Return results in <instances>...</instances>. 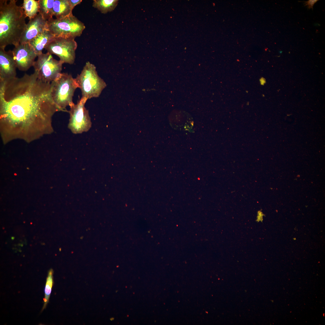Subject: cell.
Here are the masks:
<instances>
[{"label":"cell","instance_id":"17","mask_svg":"<svg viewBox=\"0 0 325 325\" xmlns=\"http://www.w3.org/2000/svg\"><path fill=\"white\" fill-rule=\"evenodd\" d=\"M53 270L52 269H51L49 271L46 279L45 289V297L43 299L44 304L42 311L46 308L49 302L53 283Z\"/></svg>","mask_w":325,"mask_h":325},{"label":"cell","instance_id":"1","mask_svg":"<svg viewBox=\"0 0 325 325\" xmlns=\"http://www.w3.org/2000/svg\"><path fill=\"white\" fill-rule=\"evenodd\" d=\"M51 83L36 73L0 80V120L4 142L20 138L30 142L53 131L52 118L60 111L52 96Z\"/></svg>","mask_w":325,"mask_h":325},{"label":"cell","instance_id":"14","mask_svg":"<svg viewBox=\"0 0 325 325\" xmlns=\"http://www.w3.org/2000/svg\"><path fill=\"white\" fill-rule=\"evenodd\" d=\"M118 3V0H94L92 7L97 9L102 14H105L113 11Z\"/></svg>","mask_w":325,"mask_h":325},{"label":"cell","instance_id":"5","mask_svg":"<svg viewBox=\"0 0 325 325\" xmlns=\"http://www.w3.org/2000/svg\"><path fill=\"white\" fill-rule=\"evenodd\" d=\"M85 28L84 23L72 13L64 17L47 20V29L54 37L75 39L82 35Z\"/></svg>","mask_w":325,"mask_h":325},{"label":"cell","instance_id":"19","mask_svg":"<svg viewBox=\"0 0 325 325\" xmlns=\"http://www.w3.org/2000/svg\"><path fill=\"white\" fill-rule=\"evenodd\" d=\"M82 0H69L70 5L73 9L76 5L80 4L82 2Z\"/></svg>","mask_w":325,"mask_h":325},{"label":"cell","instance_id":"4","mask_svg":"<svg viewBox=\"0 0 325 325\" xmlns=\"http://www.w3.org/2000/svg\"><path fill=\"white\" fill-rule=\"evenodd\" d=\"M51 83L54 102L60 111H67L66 107L74 104L73 97L78 88L74 78L70 74L61 73Z\"/></svg>","mask_w":325,"mask_h":325},{"label":"cell","instance_id":"13","mask_svg":"<svg viewBox=\"0 0 325 325\" xmlns=\"http://www.w3.org/2000/svg\"><path fill=\"white\" fill-rule=\"evenodd\" d=\"M73 10L69 0H54L53 12L56 18L68 16L72 13Z\"/></svg>","mask_w":325,"mask_h":325},{"label":"cell","instance_id":"2","mask_svg":"<svg viewBox=\"0 0 325 325\" xmlns=\"http://www.w3.org/2000/svg\"><path fill=\"white\" fill-rule=\"evenodd\" d=\"M0 0V49H5L8 45L14 46L20 43L26 26V16L22 6L17 1Z\"/></svg>","mask_w":325,"mask_h":325},{"label":"cell","instance_id":"12","mask_svg":"<svg viewBox=\"0 0 325 325\" xmlns=\"http://www.w3.org/2000/svg\"><path fill=\"white\" fill-rule=\"evenodd\" d=\"M54 37L48 31L45 30L38 35L29 43L38 56L42 53L43 49Z\"/></svg>","mask_w":325,"mask_h":325},{"label":"cell","instance_id":"16","mask_svg":"<svg viewBox=\"0 0 325 325\" xmlns=\"http://www.w3.org/2000/svg\"><path fill=\"white\" fill-rule=\"evenodd\" d=\"M26 17L30 19L39 12V2L35 0H24L22 6Z\"/></svg>","mask_w":325,"mask_h":325},{"label":"cell","instance_id":"7","mask_svg":"<svg viewBox=\"0 0 325 325\" xmlns=\"http://www.w3.org/2000/svg\"><path fill=\"white\" fill-rule=\"evenodd\" d=\"M87 100L81 97L76 104L74 103L70 107L68 127L74 134L87 132L91 127V122L88 111L85 106Z\"/></svg>","mask_w":325,"mask_h":325},{"label":"cell","instance_id":"8","mask_svg":"<svg viewBox=\"0 0 325 325\" xmlns=\"http://www.w3.org/2000/svg\"><path fill=\"white\" fill-rule=\"evenodd\" d=\"M77 47L75 39L54 37L45 49L50 54L57 56L63 63L72 64L75 62Z\"/></svg>","mask_w":325,"mask_h":325},{"label":"cell","instance_id":"11","mask_svg":"<svg viewBox=\"0 0 325 325\" xmlns=\"http://www.w3.org/2000/svg\"><path fill=\"white\" fill-rule=\"evenodd\" d=\"M17 68L12 51L0 49V80L16 77Z\"/></svg>","mask_w":325,"mask_h":325},{"label":"cell","instance_id":"15","mask_svg":"<svg viewBox=\"0 0 325 325\" xmlns=\"http://www.w3.org/2000/svg\"><path fill=\"white\" fill-rule=\"evenodd\" d=\"M39 13L46 20L54 16L53 8L54 0H39Z\"/></svg>","mask_w":325,"mask_h":325},{"label":"cell","instance_id":"3","mask_svg":"<svg viewBox=\"0 0 325 325\" xmlns=\"http://www.w3.org/2000/svg\"><path fill=\"white\" fill-rule=\"evenodd\" d=\"M82 97L87 99L98 97L106 86V83L98 75L95 65L87 62L81 73L74 78Z\"/></svg>","mask_w":325,"mask_h":325},{"label":"cell","instance_id":"18","mask_svg":"<svg viewBox=\"0 0 325 325\" xmlns=\"http://www.w3.org/2000/svg\"><path fill=\"white\" fill-rule=\"evenodd\" d=\"M318 0H309L307 1L303 2L305 3V6H308V8L310 9L311 8L313 9V6Z\"/></svg>","mask_w":325,"mask_h":325},{"label":"cell","instance_id":"6","mask_svg":"<svg viewBox=\"0 0 325 325\" xmlns=\"http://www.w3.org/2000/svg\"><path fill=\"white\" fill-rule=\"evenodd\" d=\"M33 65L38 78L43 82L51 83L61 73L63 64L54 59L48 52L38 55Z\"/></svg>","mask_w":325,"mask_h":325},{"label":"cell","instance_id":"10","mask_svg":"<svg viewBox=\"0 0 325 325\" xmlns=\"http://www.w3.org/2000/svg\"><path fill=\"white\" fill-rule=\"evenodd\" d=\"M47 21L39 13L30 19L21 37L20 43H29L38 35L47 30Z\"/></svg>","mask_w":325,"mask_h":325},{"label":"cell","instance_id":"9","mask_svg":"<svg viewBox=\"0 0 325 325\" xmlns=\"http://www.w3.org/2000/svg\"><path fill=\"white\" fill-rule=\"evenodd\" d=\"M12 52L17 68L23 71L33 66L38 56L29 43H19L15 46Z\"/></svg>","mask_w":325,"mask_h":325}]
</instances>
